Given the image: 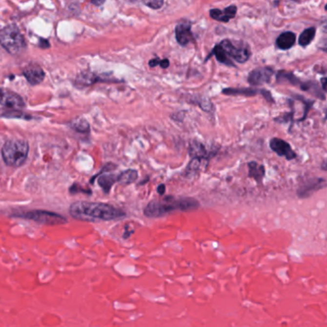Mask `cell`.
Returning a JSON list of instances; mask_svg holds the SVG:
<instances>
[{
  "instance_id": "obj_1",
  "label": "cell",
  "mask_w": 327,
  "mask_h": 327,
  "mask_svg": "<svg viewBox=\"0 0 327 327\" xmlns=\"http://www.w3.org/2000/svg\"><path fill=\"white\" fill-rule=\"evenodd\" d=\"M73 218L81 221H112L126 217V213L113 205L103 203L76 202L69 207Z\"/></svg>"
},
{
  "instance_id": "obj_2",
  "label": "cell",
  "mask_w": 327,
  "mask_h": 327,
  "mask_svg": "<svg viewBox=\"0 0 327 327\" xmlns=\"http://www.w3.org/2000/svg\"><path fill=\"white\" fill-rule=\"evenodd\" d=\"M200 203L188 197L167 196L161 200L151 201L144 208V215L148 218H159L173 211H189L199 208Z\"/></svg>"
},
{
  "instance_id": "obj_3",
  "label": "cell",
  "mask_w": 327,
  "mask_h": 327,
  "mask_svg": "<svg viewBox=\"0 0 327 327\" xmlns=\"http://www.w3.org/2000/svg\"><path fill=\"white\" fill-rule=\"evenodd\" d=\"M29 146L25 140L10 139L2 148V158L5 164L12 167H20L27 159Z\"/></svg>"
},
{
  "instance_id": "obj_4",
  "label": "cell",
  "mask_w": 327,
  "mask_h": 327,
  "mask_svg": "<svg viewBox=\"0 0 327 327\" xmlns=\"http://www.w3.org/2000/svg\"><path fill=\"white\" fill-rule=\"evenodd\" d=\"M0 44L10 54H20L26 47L24 37L16 25H8L0 30Z\"/></svg>"
},
{
  "instance_id": "obj_5",
  "label": "cell",
  "mask_w": 327,
  "mask_h": 327,
  "mask_svg": "<svg viewBox=\"0 0 327 327\" xmlns=\"http://www.w3.org/2000/svg\"><path fill=\"white\" fill-rule=\"evenodd\" d=\"M219 44L231 61L234 60L239 63H245L251 56V51L245 42L232 41L229 39H225Z\"/></svg>"
},
{
  "instance_id": "obj_6",
  "label": "cell",
  "mask_w": 327,
  "mask_h": 327,
  "mask_svg": "<svg viewBox=\"0 0 327 327\" xmlns=\"http://www.w3.org/2000/svg\"><path fill=\"white\" fill-rule=\"evenodd\" d=\"M16 217L25 219V220H31V221L37 222L39 224L48 225H62V224H65L67 222L66 219L61 216L60 214H57L54 212H50V211H45V210L27 211V212H24L22 214H17Z\"/></svg>"
},
{
  "instance_id": "obj_7",
  "label": "cell",
  "mask_w": 327,
  "mask_h": 327,
  "mask_svg": "<svg viewBox=\"0 0 327 327\" xmlns=\"http://www.w3.org/2000/svg\"><path fill=\"white\" fill-rule=\"evenodd\" d=\"M0 104L10 109H22L25 107L20 95L4 87H0Z\"/></svg>"
},
{
  "instance_id": "obj_8",
  "label": "cell",
  "mask_w": 327,
  "mask_h": 327,
  "mask_svg": "<svg viewBox=\"0 0 327 327\" xmlns=\"http://www.w3.org/2000/svg\"><path fill=\"white\" fill-rule=\"evenodd\" d=\"M273 74L274 70L270 67L255 68L249 72L247 76V82L253 86L269 83L273 78Z\"/></svg>"
},
{
  "instance_id": "obj_9",
  "label": "cell",
  "mask_w": 327,
  "mask_h": 327,
  "mask_svg": "<svg viewBox=\"0 0 327 327\" xmlns=\"http://www.w3.org/2000/svg\"><path fill=\"white\" fill-rule=\"evenodd\" d=\"M270 148L277 156L284 157L287 161H292L297 158V154L292 149L291 145L285 140L273 137L270 140Z\"/></svg>"
},
{
  "instance_id": "obj_10",
  "label": "cell",
  "mask_w": 327,
  "mask_h": 327,
  "mask_svg": "<svg viewBox=\"0 0 327 327\" xmlns=\"http://www.w3.org/2000/svg\"><path fill=\"white\" fill-rule=\"evenodd\" d=\"M175 36L177 42L182 46H186L194 41V36L192 33V23L189 21L180 22L175 28Z\"/></svg>"
},
{
  "instance_id": "obj_11",
  "label": "cell",
  "mask_w": 327,
  "mask_h": 327,
  "mask_svg": "<svg viewBox=\"0 0 327 327\" xmlns=\"http://www.w3.org/2000/svg\"><path fill=\"white\" fill-rule=\"evenodd\" d=\"M238 8L236 5H230L226 8H225L223 11L220 9H211L209 11V16L214 20H217L220 22L227 23L230 20L234 19L236 17Z\"/></svg>"
},
{
  "instance_id": "obj_12",
  "label": "cell",
  "mask_w": 327,
  "mask_h": 327,
  "mask_svg": "<svg viewBox=\"0 0 327 327\" xmlns=\"http://www.w3.org/2000/svg\"><path fill=\"white\" fill-rule=\"evenodd\" d=\"M23 75L25 76L28 82L33 85L41 83L45 76L42 68L36 63H31L26 66L23 70Z\"/></svg>"
},
{
  "instance_id": "obj_13",
  "label": "cell",
  "mask_w": 327,
  "mask_h": 327,
  "mask_svg": "<svg viewBox=\"0 0 327 327\" xmlns=\"http://www.w3.org/2000/svg\"><path fill=\"white\" fill-rule=\"evenodd\" d=\"M211 154L212 153L208 152L203 143L197 140H194L191 142L190 146H189V155L192 159H196L201 162L204 160L208 161L212 157Z\"/></svg>"
},
{
  "instance_id": "obj_14",
  "label": "cell",
  "mask_w": 327,
  "mask_h": 327,
  "mask_svg": "<svg viewBox=\"0 0 327 327\" xmlns=\"http://www.w3.org/2000/svg\"><path fill=\"white\" fill-rule=\"evenodd\" d=\"M297 41V36L294 32L286 31L281 33L275 41L276 47L281 50H289L291 49Z\"/></svg>"
},
{
  "instance_id": "obj_15",
  "label": "cell",
  "mask_w": 327,
  "mask_h": 327,
  "mask_svg": "<svg viewBox=\"0 0 327 327\" xmlns=\"http://www.w3.org/2000/svg\"><path fill=\"white\" fill-rule=\"evenodd\" d=\"M263 89H257L253 87H227L222 90V93L228 96H245L251 97L257 94H262Z\"/></svg>"
},
{
  "instance_id": "obj_16",
  "label": "cell",
  "mask_w": 327,
  "mask_h": 327,
  "mask_svg": "<svg viewBox=\"0 0 327 327\" xmlns=\"http://www.w3.org/2000/svg\"><path fill=\"white\" fill-rule=\"evenodd\" d=\"M326 187V180L325 179H316L311 181L308 184H303L298 190V195L300 198L309 197L312 193L320 190Z\"/></svg>"
},
{
  "instance_id": "obj_17",
  "label": "cell",
  "mask_w": 327,
  "mask_h": 327,
  "mask_svg": "<svg viewBox=\"0 0 327 327\" xmlns=\"http://www.w3.org/2000/svg\"><path fill=\"white\" fill-rule=\"evenodd\" d=\"M247 167H248V178L253 179L258 184H262V181L265 178L266 174L264 165L257 164L256 162H250L247 164Z\"/></svg>"
},
{
  "instance_id": "obj_18",
  "label": "cell",
  "mask_w": 327,
  "mask_h": 327,
  "mask_svg": "<svg viewBox=\"0 0 327 327\" xmlns=\"http://www.w3.org/2000/svg\"><path fill=\"white\" fill-rule=\"evenodd\" d=\"M300 89L306 92H309L311 94H314L316 97L326 100V92L323 91L321 88L319 82L315 81H307V82H301L300 85Z\"/></svg>"
},
{
  "instance_id": "obj_19",
  "label": "cell",
  "mask_w": 327,
  "mask_h": 327,
  "mask_svg": "<svg viewBox=\"0 0 327 327\" xmlns=\"http://www.w3.org/2000/svg\"><path fill=\"white\" fill-rule=\"evenodd\" d=\"M212 55H214L215 56V58H216V60L218 61L220 63H222V64H225V65H226V66H229V67H236V65H235V63L226 56V54H225V52L224 51V49L221 47V45L220 44H216L215 45V47L212 49V51H211V53H210V55L206 58V60L205 61H207Z\"/></svg>"
},
{
  "instance_id": "obj_20",
  "label": "cell",
  "mask_w": 327,
  "mask_h": 327,
  "mask_svg": "<svg viewBox=\"0 0 327 327\" xmlns=\"http://www.w3.org/2000/svg\"><path fill=\"white\" fill-rule=\"evenodd\" d=\"M276 81L277 82H289L292 85H298L300 86L301 83V80L299 77H297L295 74H293L292 72L286 71V70H280L277 72L276 74Z\"/></svg>"
},
{
  "instance_id": "obj_21",
  "label": "cell",
  "mask_w": 327,
  "mask_h": 327,
  "mask_svg": "<svg viewBox=\"0 0 327 327\" xmlns=\"http://www.w3.org/2000/svg\"><path fill=\"white\" fill-rule=\"evenodd\" d=\"M138 178V172L135 169H129L117 176V182L121 184L128 185L131 184L136 183Z\"/></svg>"
},
{
  "instance_id": "obj_22",
  "label": "cell",
  "mask_w": 327,
  "mask_h": 327,
  "mask_svg": "<svg viewBox=\"0 0 327 327\" xmlns=\"http://www.w3.org/2000/svg\"><path fill=\"white\" fill-rule=\"evenodd\" d=\"M316 28L310 27L305 29L300 35L299 38V44L301 47L308 46L316 37Z\"/></svg>"
},
{
  "instance_id": "obj_23",
  "label": "cell",
  "mask_w": 327,
  "mask_h": 327,
  "mask_svg": "<svg viewBox=\"0 0 327 327\" xmlns=\"http://www.w3.org/2000/svg\"><path fill=\"white\" fill-rule=\"evenodd\" d=\"M117 182V176L108 174V175H102L98 179V184L102 187V189L106 193H109L112 185Z\"/></svg>"
},
{
  "instance_id": "obj_24",
  "label": "cell",
  "mask_w": 327,
  "mask_h": 327,
  "mask_svg": "<svg viewBox=\"0 0 327 327\" xmlns=\"http://www.w3.org/2000/svg\"><path fill=\"white\" fill-rule=\"evenodd\" d=\"M71 128H73L75 131L80 132V133H84L87 132L89 130V125L87 123L86 120L82 119V118H77L74 121H72L70 123Z\"/></svg>"
},
{
  "instance_id": "obj_25",
  "label": "cell",
  "mask_w": 327,
  "mask_h": 327,
  "mask_svg": "<svg viewBox=\"0 0 327 327\" xmlns=\"http://www.w3.org/2000/svg\"><path fill=\"white\" fill-rule=\"evenodd\" d=\"M97 80H98L97 76H95L94 74L87 73V72H83L82 74H80L77 77V82L79 84H82V85H89V84L96 82Z\"/></svg>"
},
{
  "instance_id": "obj_26",
  "label": "cell",
  "mask_w": 327,
  "mask_h": 327,
  "mask_svg": "<svg viewBox=\"0 0 327 327\" xmlns=\"http://www.w3.org/2000/svg\"><path fill=\"white\" fill-rule=\"evenodd\" d=\"M144 4L152 10H160L164 5V0H152L149 2H144Z\"/></svg>"
},
{
  "instance_id": "obj_27",
  "label": "cell",
  "mask_w": 327,
  "mask_h": 327,
  "mask_svg": "<svg viewBox=\"0 0 327 327\" xmlns=\"http://www.w3.org/2000/svg\"><path fill=\"white\" fill-rule=\"evenodd\" d=\"M197 104L200 106L201 109L204 111L210 112L213 110V104L208 99H202L201 102H198Z\"/></svg>"
},
{
  "instance_id": "obj_28",
  "label": "cell",
  "mask_w": 327,
  "mask_h": 327,
  "mask_svg": "<svg viewBox=\"0 0 327 327\" xmlns=\"http://www.w3.org/2000/svg\"><path fill=\"white\" fill-rule=\"evenodd\" d=\"M161 61H162V59H160V58H155V59L150 60L148 64H149V66H150L151 68H154V67L160 65V64H161Z\"/></svg>"
},
{
  "instance_id": "obj_29",
  "label": "cell",
  "mask_w": 327,
  "mask_h": 327,
  "mask_svg": "<svg viewBox=\"0 0 327 327\" xmlns=\"http://www.w3.org/2000/svg\"><path fill=\"white\" fill-rule=\"evenodd\" d=\"M160 66H161L162 68H164V69L168 68V67L170 66V61H169V60H168V59H164V60H162Z\"/></svg>"
},
{
  "instance_id": "obj_30",
  "label": "cell",
  "mask_w": 327,
  "mask_h": 327,
  "mask_svg": "<svg viewBox=\"0 0 327 327\" xmlns=\"http://www.w3.org/2000/svg\"><path fill=\"white\" fill-rule=\"evenodd\" d=\"M165 189H166V187H165V185L164 184H161V185H159L158 186V188H157V191H158V193L160 194V195H164V193H165Z\"/></svg>"
},
{
  "instance_id": "obj_31",
  "label": "cell",
  "mask_w": 327,
  "mask_h": 327,
  "mask_svg": "<svg viewBox=\"0 0 327 327\" xmlns=\"http://www.w3.org/2000/svg\"><path fill=\"white\" fill-rule=\"evenodd\" d=\"M321 82H322V87H323V91H324V92H326V91H327V77H323V78H322V80H321Z\"/></svg>"
},
{
  "instance_id": "obj_32",
  "label": "cell",
  "mask_w": 327,
  "mask_h": 327,
  "mask_svg": "<svg viewBox=\"0 0 327 327\" xmlns=\"http://www.w3.org/2000/svg\"><path fill=\"white\" fill-rule=\"evenodd\" d=\"M91 3H92V4H94V5H98V6H99V5L103 4V3H104V1H100V2H96V1H92Z\"/></svg>"
},
{
  "instance_id": "obj_33",
  "label": "cell",
  "mask_w": 327,
  "mask_h": 327,
  "mask_svg": "<svg viewBox=\"0 0 327 327\" xmlns=\"http://www.w3.org/2000/svg\"><path fill=\"white\" fill-rule=\"evenodd\" d=\"M324 170H327V167H326V162H324Z\"/></svg>"
}]
</instances>
